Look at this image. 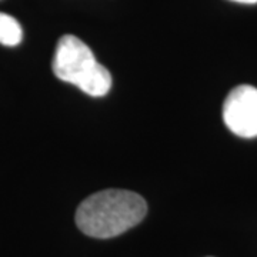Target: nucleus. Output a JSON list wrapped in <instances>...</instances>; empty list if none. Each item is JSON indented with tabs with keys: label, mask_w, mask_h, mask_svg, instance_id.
<instances>
[{
	"label": "nucleus",
	"mask_w": 257,
	"mask_h": 257,
	"mask_svg": "<svg viewBox=\"0 0 257 257\" xmlns=\"http://www.w3.org/2000/svg\"><path fill=\"white\" fill-rule=\"evenodd\" d=\"M23 30L18 20L10 15L0 12V45L5 46H18L22 42Z\"/></svg>",
	"instance_id": "20e7f679"
},
{
	"label": "nucleus",
	"mask_w": 257,
	"mask_h": 257,
	"mask_svg": "<svg viewBox=\"0 0 257 257\" xmlns=\"http://www.w3.org/2000/svg\"><path fill=\"white\" fill-rule=\"evenodd\" d=\"M146 213V200L140 194L107 189L80 203L76 211V224L90 237L110 239L138 226Z\"/></svg>",
	"instance_id": "f257e3e1"
},
{
	"label": "nucleus",
	"mask_w": 257,
	"mask_h": 257,
	"mask_svg": "<svg viewBox=\"0 0 257 257\" xmlns=\"http://www.w3.org/2000/svg\"><path fill=\"white\" fill-rule=\"evenodd\" d=\"M223 120L231 133L244 139L257 138V89L240 84L227 94Z\"/></svg>",
	"instance_id": "7ed1b4c3"
},
{
	"label": "nucleus",
	"mask_w": 257,
	"mask_h": 257,
	"mask_svg": "<svg viewBox=\"0 0 257 257\" xmlns=\"http://www.w3.org/2000/svg\"><path fill=\"white\" fill-rule=\"evenodd\" d=\"M231 2H237V3H244V5H254L257 0H231Z\"/></svg>",
	"instance_id": "39448f33"
},
{
	"label": "nucleus",
	"mask_w": 257,
	"mask_h": 257,
	"mask_svg": "<svg viewBox=\"0 0 257 257\" xmlns=\"http://www.w3.org/2000/svg\"><path fill=\"white\" fill-rule=\"evenodd\" d=\"M52 69L57 79L74 84L89 96L101 97L110 92V72L96 60L92 49L73 35L59 39Z\"/></svg>",
	"instance_id": "f03ea898"
}]
</instances>
